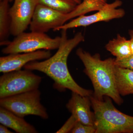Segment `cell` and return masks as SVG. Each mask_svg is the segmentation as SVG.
Wrapping results in <instances>:
<instances>
[{
    "label": "cell",
    "mask_w": 133,
    "mask_h": 133,
    "mask_svg": "<svg viewBox=\"0 0 133 133\" xmlns=\"http://www.w3.org/2000/svg\"><path fill=\"white\" fill-rule=\"evenodd\" d=\"M61 43L55 55L42 61L29 62L24 69L41 72L49 76L55 82V87L59 90L68 89L72 92L90 97L93 92L84 89L77 84L70 74L67 66V59L70 53L85 37L81 32L76 33L72 38H68L67 30H62Z\"/></svg>",
    "instance_id": "cell-1"
},
{
    "label": "cell",
    "mask_w": 133,
    "mask_h": 133,
    "mask_svg": "<svg viewBox=\"0 0 133 133\" xmlns=\"http://www.w3.org/2000/svg\"><path fill=\"white\" fill-rule=\"evenodd\" d=\"M76 54L84 64V72L92 83L93 96L99 100L108 96L121 105L124 101L116 86L115 59L109 58L102 60L99 54L92 55L81 48L77 49Z\"/></svg>",
    "instance_id": "cell-2"
},
{
    "label": "cell",
    "mask_w": 133,
    "mask_h": 133,
    "mask_svg": "<svg viewBox=\"0 0 133 133\" xmlns=\"http://www.w3.org/2000/svg\"><path fill=\"white\" fill-rule=\"evenodd\" d=\"M95 115V133H133V116L120 111L112 99L105 96L99 100L90 96Z\"/></svg>",
    "instance_id": "cell-3"
},
{
    "label": "cell",
    "mask_w": 133,
    "mask_h": 133,
    "mask_svg": "<svg viewBox=\"0 0 133 133\" xmlns=\"http://www.w3.org/2000/svg\"><path fill=\"white\" fill-rule=\"evenodd\" d=\"M61 36L51 38L45 33L31 31L23 32L16 36L2 49L5 55L34 52L40 50L57 49L61 43Z\"/></svg>",
    "instance_id": "cell-4"
},
{
    "label": "cell",
    "mask_w": 133,
    "mask_h": 133,
    "mask_svg": "<svg viewBox=\"0 0 133 133\" xmlns=\"http://www.w3.org/2000/svg\"><path fill=\"white\" fill-rule=\"evenodd\" d=\"M41 91L37 89L0 98V106L22 118L33 115L47 119L49 115L41 104Z\"/></svg>",
    "instance_id": "cell-5"
},
{
    "label": "cell",
    "mask_w": 133,
    "mask_h": 133,
    "mask_svg": "<svg viewBox=\"0 0 133 133\" xmlns=\"http://www.w3.org/2000/svg\"><path fill=\"white\" fill-rule=\"evenodd\" d=\"M32 71L24 69L3 73L0 77V98L38 89L42 77Z\"/></svg>",
    "instance_id": "cell-6"
},
{
    "label": "cell",
    "mask_w": 133,
    "mask_h": 133,
    "mask_svg": "<svg viewBox=\"0 0 133 133\" xmlns=\"http://www.w3.org/2000/svg\"><path fill=\"white\" fill-rule=\"evenodd\" d=\"M122 4L120 0H115L111 3H107L97 13L90 15H83L76 17L58 28L55 31L86 27L99 22H109L113 19L122 18L125 14V12L123 9L118 8Z\"/></svg>",
    "instance_id": "cell-7"
},
{
    "label": "cell",
    "mask_w": 133,
    "mask_h": 133,
    "mask_svg": "<svg viewBox=\"0 0 133 133\" xmlns=\"http://www.w3.org/2000/svg\"><path fill=\"white\" fill-rule=\"evenodd\" d=\"M66 14L38 3L30 25L31 31L46 33L54 31L66 22Z\"/></svg>",
    "instance_id": "cell-8"
},
{
    "label": "cell",
    "mask_w": 133,
    "mask_h": 133,
    "mask_svg": "<svg viewBox=\"0 0 133 133\" xmlns=\"http://www.w3.org/2000/svg\"><path fill=\"white\" fill-rule=\"evenodd\" d=\"M38 4V0H15L10 9L11 35L16 37L26 30Z\"/></svg>",
    "instance_id": "cell-9"
},
{
    "label": "cell",
    "mask_w": 133,
    "mask_h": 133,
    "mask_svg": "<svg viewBox=\"0 0 133 133\" xmlns=\"http://www.w3.org/2000/svg\"><path fill=\"white\" fill-rule=\"evenodd\" d=\"M51 56L50 50L14 53L0 57V72L3 73L19 70L29 62L48 59Z\"/></svg>",
    "instance_id": "cell-10"
},
{
    "label": "cell",
    "mask_w": 133,
    "mask_h": 133,
    "mask_svg": "<svg viewBox=\"0 0 133 133\" xmlns=\"http://www.w3.org/2000/svg\"><path fill=\"white\" fill-rule=\"evenodd\" d=\"M66 108L78 121L88 125L95 126V115L91 110L90 97L72 92Z\"/></svg>",
    "instance_id": "cell-11"
},
{
    "label": "cell",
    "mask_w": 133,
    "mask_h": 133,
    "mask_svg": "<svg viewBox=\"0 0 133 133\" xmlns=\"http://www.w3.org/2000/svg\"><path fill=\"white\" fill-rule=\"evenodd\" d=\"M0 123L17 133H38L33 125L27 122L24 118L14 114L7 109L0 107Z\"/></svg>",
    "instance_id": "cell-12"
},
{
    "label": "cell",
    "mask_w": 133,
    "mask_h": 133,
    "mask_svg": "<svg viewBox=\"0 0 133 133\" xmlns=\"http://www.w3.org/2000/svg\"><path fill=\"white\" fill-rule=\"evenodd\" d=\"M115 79L120 95L133 94V70L116 65Z\"/></svg>",
    "instance_id": "cell-13"
},
{
    "label": "cell",
    "mask_w": 133,
    "mask_h": 133,
    "mask_svg": "<svg viewBox=\"0 0 133 133\" xmlns=\"http://www.w3.org/2000/svg\"><path fill=\"white\" fill-rule=\"evenodd\" d=\"M10 0L0 1V45H7L10 41L11 20L10 14Z\"/></svg>",
    "instance_id": "cell-14"
},
{
    "label": "cell",
    "mask_w": 133,
    "mask_h": 133,
    "mask_svg": "<svg viewBox=\"0 0 133 133\" xmlns=\"http://www.w3.org/2000/svg\"><path fill=\"white\" fill-rule=\"evenodd\" d=\"M105 49L115 57L116 59H123L132 55L129 39L120 34L108 42Z\"/></svg>",
    "instance_id": "cell-15"
},
{
    "label": "cell",
    "mask_w": 133,
    "mask_h": 133,
    "mask_svg": "<svg viewBox=\"0 0 133 133\" xmlns=\"http://www.w3.org/2000/svg\"><path fill=\"white\" fill-rule=\"evenodd\" d=\"M107 3L106 0H83L72 11L66 14V22L90 12L98 11Z\"/></svg>",
    "instance_id": "cell-16"
},
{
    "label": "cell",
    "mask_w": 133,
    "mask_h": 133,
    "mask_svg": "<svg viewBox=\"0 0 133 133\" xmlns=\"http://www.w3.org/2000/svg\"><path fill=\"white\" fill-rule=\"evenodd\" d=\"M38 3L65 14L71 12L78 5L73 0H38Z\"/></svg>",
    "instance_id": "cell-17"
},
{
    "label": "cell",
    "mask_w": 133,
    "mask_h": 133,
    "mask_svg": "<svg viewBox=\"0 0 133 133\" xmlns=\"http://www.w3.org/2000/svg\"><path fill=\"white\" fill-rule=\"evenodd\" d=\"M96 129L95 126L85 125L77 121L72 130L71 133H95Z\"/></svg>",
    "instance_id": "cell-18"
},
{
    "label": "cell",
    "mask_w": 133,
    "mask_h": 133,
    "mask_svg": "<svg viewBox=\"0 0 133 133\" xmlns=\"http://www.w3.org/2000/svg\"><path fill=\"white\" fill-rule=\"evenodd\" d=\"M76 118L72 115L66 121L61 128L56 132V133H70L71 131L74 128L76 122H77Z\"/></svg>",
    "instance_id": "cell-19"
},
{
    "label": "cell",
    "mask_w": 133,
    "mask_h": 133,
    "mask_svg": "<svg viewBox=\"0 0 133 133\" xmlns=\"http://www.w3.org/2000/svg\"><path fill=\"white\" fill-rule=\"evenodd\" d=\"M115 63L118 66L133 70V55L123 59L115 58Z\"/></svg>",
    "instance_id": "cell-20"
},
{
    "label": "cell",
    "mask_w": 133,
    "mask_h": 133,
    "mask_svg": "<svg viewBox=\"0 0 133 133\" xmlns=\"http://www.w3.org/2000/svg\"><path fill=\"white\" fill-rule=\"evenodd\" d=\"M129 35L130 36V39L129 40L130 41L131 52L132 55H133V29L130 30L129 31Z\"/></svg>",
    "instance_id": "cell-21"
},
{
    "label": "cell",
    "mask_w": 133,
    "mask_h": 133,
    "mask_svg": "<svg viewBox=\"0 0 133 133\" xmlns=\"http://www.w3.org/2000/svg\"><path fill=\"white\" fill-rule=\"evenodd\" d=\"M8 128L2 124L0 125V133H13L8 129Z\"/></svg>",
    "instance_id": "cell-22"
},
{
    "label": "cell",
    "mask_w": 133,
    "mask_h": 133,
    "mask_svg": "<svg viewBox=\"0 0 133 133\" xmlns=\"http://www.w3.org/2000/svg\"><path fill=\"white\" fill-rule=\"evenodd\" d=\"M74 2H75L77 4H79L81 3V2L83 0H73Z\"/></svg>",
    "instance_id": "cell-23"
},
{
    "label": "cell",
    "mask_w": 133,
    "mask_h": 133,
    "mask_svg": "<svg viewBox=\"0 0 133 133\" xmlns=\"http://www.w3.org/2000/svg\"><path fill=\"white\" fill-rule=\"evenodd\" d=\"M13 0H10V2H12V1H13Z\"/></svg>",
    "instance_id": "cell-24"
},
{
    "label": "cell",
    "mask_w": 133,
    "mask_h": 133,
    "mask_svg": "<svg viewBox=\"0 0 133 133\" xmlns=\"http://www.w3.org/2000/svg\"><path fill=\"white\" fill-rule=\"evenodd\" d=\"M2 1V0H0V1Z\"/></svg>",
    "instance_id": "cell-25"
}]
</instances>
